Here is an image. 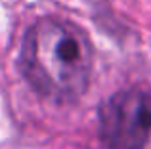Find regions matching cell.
<instances>
[{
    "label": "cell",
    "mask_w": 151,
    "mask_h": 149,
    "mask_svg": "<svg viewBox=\"0 0 151 149\" xmlns=\"http://www.w3.org/2000/svg\"><path fill=\"white\" fill-rule=\"evenodd\" d=\"M19 67L42 96L69 101L88 88L92 46L81 27L65 19H38L21 44Z\"/></svg>",
    "instance_id": "1"
},
{
    "label": "cell",
    "mask_w": 151,
    "mask_h": 149,
    "mask_svg": "<svg viewBox=\"0 0 151 149\" xmlns=\"http://www.w3.org/2000/svg\"><path fill=\"white\" fill-rule=\"evenodd\" d=\"M100 136L107 149H144L151 136V96L130 88L100 107Z\"/></svg>",
    "instance_id": "2"
}]
</instances>
